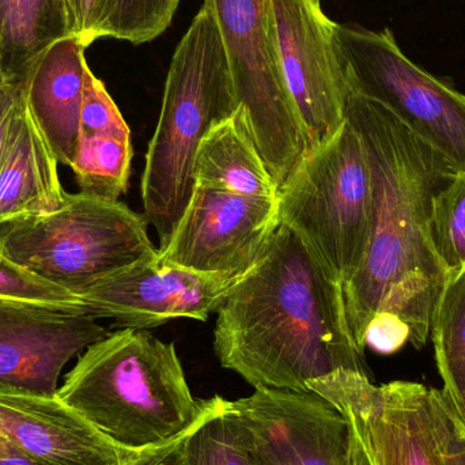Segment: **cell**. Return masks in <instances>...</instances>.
<instances>
[{"label":"cell","instance_id":"1","mask_svg":"<svg viewBox=\"0 0 465 465\" xmlns=\"http://www.w3.org/2000/svg\"><path fill=\"white\" fill-rule=\"evenodd\" d=\"M346 119L365 143L374 199L365 262L343 286L350 330L365 351L374 317H390L422 349L450 279L431 241V212L437 193L458 172L391 112L351 87Z\"/></svg>","mask_w":465,"mask_h":465},{"label":"cell","instance_id":"2","mask_svg":"<svg viewBox=\"0 0 465 465\" xmlns=\"http://www.w3.org/2000/svg\"><path fill=\"white\" fill-rule=\"evenodd\" d=\"M217 313L215 354L254 390L309 392V381L336 371L369 376L343 284L286 226L279 225Z\"/></svg>","mask_w":465,"mask_h":465},{"label":"cell","instance_id":"3","mask_svg":"<svg viewBox=\"0 0 465 465\" xmlns=\"http://www.w3.org/2000/svg\"><path fill=\"white\" fill-rule=\"evenodd\" d=\"M57 396L124 452L187 436L212 404L193 398L173 343L134 328L87 347Z\"/></svg>","mask_w":465,"mask_h":465},{"label":"cell","instance_id":"4","mask_svg":"<svg viewBox=\"0 0 465 465\" xmlns=\"http://www.w3.org/2000/svg\"><path fill=\"white\" fill-rule=\"evenodd\" d=\"M240 108L214 14L202 7L174 51L142 174L143 215L163 246L195 191L202 139Z\"/></svg>","mask_w":465,"mask_h":465},{"label":"cell","instance_id":"5","mask_svg":"<svg viewBox=\"0 0 465 465\" xmlns=\"http://www.w3.org/2000/svg\"><path fill=\"white\" fill-rule=\"evenodd\" d=\"M0 253L75 295L160 256L143 214L84 193H67L56 212L0 225Z\"/></svg>","mask_w":465,"mask_h":465},{"label":"cell","instance_id":"6","mask_svg":"<svg viewBox=\"0 0 465 465\" xmlns=\"http://www.w3.org/2000/svg\"><path fill=\"white\" fill-rule=\"evenodd\" d=\"M279 223L347 284L362 267L373 228V179L365 143L344 120L279 188Z\"/></svg>","mask_w":465,"mask_h":465},{"label":"cell","instance_id":"7","mask_svg":"<svg viewBox=\"0 0 465 465\" xmlns=\"http://www.w3.org/2000/svg\"><path fill=\"white\" fill-rule=\"evenodd\" d=\"M225 44L238 105L278 188L311 152L284 82L270 0H204Z\"/></svg>","mask_w":465,"mask_h":465},{"label":"cell","instance_id":"8","mask_svg":"<svg viewBox=\"0 0 465 465\" xmlns=\"http://www.w3.org/2000/svg\"><path fill=\"white\" fill-rule=\"evenodd\" d=\"M336 41L349 86L391 112L458 173L464 172L465 95L411 62L388 27L338 24Z\"/></svg>","mask_w":465,"mask_h":465},{"label":"cell","instance_id":"9","mask_svg":"<svg viewBox=\"0 0 465 465\" xmlns=\"http://www.w3.org/2000/svg\"><path fill=\"white\" fill-rule=\"evenodd\" d=\"M351 426L371 465H444L456 418L441 391L411 381L374 385L336 371L308 382Z\"/></svg>","mask_w":465,"mask_h":465},{"label":"cell","instance_id":"10","mask_svg":"<svg viewBox=\"0 0 465 465\" xmlns=\"http://www.w3.org/2000/svg\"><path fill=\"white\" fill-rule=\"evenodd\" d=\"M284 82L308 133L311 150L346 120L349 81L336 41L338 24L322 0H270Z\"/></svg>","mask_w":465,"mask_h":465},{"label":"cell","instance_id":"11","mask_svg":"<svg viewBox=\"0 0 465 465\" xmlns=\"http://www.w3.org/2000/svg\"><path fill=\"white\" fill-rule=\"evenodd\" d=\"M278 199L195 185L158 262L204 273L246 272L279 228Z\"/></svg>","mask_w":465,"mask_h":465},{"label":"cell","instance_id":"12","mask_svg":"<svg viewBox=\"0 0 465 465\" xmlns=\"http://www.w3.org/2000/svg\"><path fill=\"white\" fill-rule=\"evenodd\" d=\"M246 272L204 273L158 260L142 262L101 279L78 297L84 314L114 320L122 328L150 330L179 319L206 322Z\"/></svg>","mask_w":465,"mask_h":465},{"label":"cell","instance_id":"13","mask_svg":"<svg viewBox=\"0 0 465 465\" xmlns=\"http://www.w3.org/2000/svg\"><path fill=\"white\" fill-rule=\"evenodd\" d=\"M232 404L260 465H350L351 426L322 396L257 388Z\"/></svg>","mask_w":465,"mask_h":465},{"label":"cell","instance_id":"14","mask_svg":"<svg viewBox=\"0 0 465 465\" xmlns=\"http://www.w3.org/2000/svg\"><path fill=\"white\" fill-rule=\"evenodd\" d=\"M95 320L0 301V387L56 395L64 366L111 333Z\"/></svg>","mask_w":465,"mask_h":465},{"label":"cell","instance_id":"15","mask_svg":"<svg viewBox=\"0 0 465 465\" xmlns=\"http://www.w3.org/2000/svg\"><path fill=\"white\" fill-rule=\"evenodd\" d=\"M0 434L44 465H123L119 450L59 396L0 387Z\"/></svg>","mask_w":465,"mask_h":465},{"label":"cell","instance_id":"16","mask_svg":"<svg viewBox=\"0 0 465 465\" xmlns=\"http://www.w3.org/2000/svg\"><path fill=\"white\" fill-rule=\"evenodd\" d=\"M87 45L71 35L54 43L22 82L25 104L59 163L73 165L79 142Z\"/></svg>","mask_w":465,"mask_h":465},{"label":"cell","instance_id":"17","mask_svg":"<svg viewBox=\"0 0 465 465\" xmlns=\"http://www.w3.org/2000/svg\"><path fill=\"white\" fill-rule=\"evenodd\" d=\"M57 165L59 161L24 98L0 166V225L16 218L49 214L64 204L67 193Z\"/></svg>","mask_w":465,"mask_h":465},{"label":"cell","instance_id":"18","mask_svg":"<svg viewBox=\"0 0 465 465\" xmlns=\"http://www.w3.org/2000/svg\"><path fill=\"white\" fill-rule=\"evenodd\" d=\"M133 157L130 128L111 95L87 98L82 105L78 150L70 166L81 193L119 201L127 193Z\"/></svg>","mask_w":465,"mask_h":465},{"label":"cell","instance_id":"19","mask_svg":"<svg viewBox=\"0 0 465 465\" xmlns=\"http://www.w3.org/2000/svg\"><path fill=\"white\" fill-rule=\"evenodd\" d=\"M195 185L252 198L278 199L279 188L238 108L202 139L195 158Z\"/></svg>","mask_w":465,"mask_h":465},{"label":"cell","instance_id":"20","mask_svg":"<svg viewBox=\"0 0 465 465\" xmlns=\"http://www.w3.org/2000/svg\"><path fill=\"white\" fill-rule=\"evenodd\" d=\"M71 35L68 0H0V78L21 86L35 63Z\"/></svg>","mask_w":465,"mask_h":465},{"label":"cell","instance_id":"21","mask_svg":"<svg viewBox=\"0 0 465 465\" xmlns=\"http://www.w3.org/2000/svg\"><path fill=\"white\" fill-rule=\"evenodd\" d=\"M430 335L442 396L465 430V268L448 279L434 309Z\"/></svg>","mask_w":465,"mask_h":465},{"label":"cell","instance_id":"22","mask_svg":"<svg viewBox=\"0 0 465 465\" xmlns=\"http://www.w3.org/2000/svg\"><path fill=\"white\" fill-rule=\"evenodd\" d=\"M210 401L209 411L185 439V465H260L232 401L221 396Z\"/></svg>","mask_w":465,"mask_h":465},{"label":"cell","instance_id":"23","mask_svg":"<svg viewBox=\"0 0 465 465\" xmlns=\"http://www.w3.org/2000/svg\"><path fill=\"white\" fill-rule=\"evenodd\" d=\"M180 0H101L98 38L141 45L163 35L169 26Z\"/></svg>","mask_w":465,"mask_h":465},{"label":"cell","instance_id":"24","mask_svg":"<svg viewBox=\"0 0 465 465\" xmlns=\"http://www.w3.org/2000/svg\"><path fill=\"white\" fill-rule=\"evenodd\" d=\"M431 241L448 276L465 268V171L456 173L434 199Z\"/></svg>","mask_w":465,"mask_h":465},{"label":"cell","instance_id":"25","mask_svg":"<svg viewBox=\"0 0 465 465\" xmlns=\"http://www.w3.org/2000/svg\"><path fill=\"white\" fill-rule=\"evenodd\" d=\"M0 301L84 314L81 298L0 253Z\"/></svg>","mask_w":465,"mask_h":465},{"label":"cell","instance_id":"26","mask_svg":"<svg viewBox=\"0 0 465 465\" xmlns=\"http://www.w3.org/2000/svg\"><path fill=\"white\" fill-rule=\"evenodd\" d=\"M22 101V87L0 78V166L7 152L11 128Z\"/></svg>","mask_w":465,"mask_h":465},{"label":"cell","instance_id":"27","mask_svg":"<svg viewBox=\"0 0 465 465\" xmlns=\"http://www.w3.org/2000/svg\"><path fill=\"white\" fill-rule=\"evenodd\" d=\"M73 16L74 35L87 46L98 40L101 0H68Z\"/></svg>","mask_w":465,"mask_h":465},{"label":"cell","instance_id":"28","mask_svg":"<svg viewBox=\"0 0 465 465\" xmlns=\"http://www.w3.org/2000/svg\"><path fill=\"white\" fill-rule=\"evenodd\" d=\"M187 436L182 437L171 444L163 445V447L141 450V452H128L123 465H185V439Z\"/></svg>","mask_w":465,"mask_h":465},{"label":"cell","instance_id":"29","mask_svg":"<svg viewBox=\"0 0 465 465\" xmlns=\"http://www.w3.org/2000/svg\"><path fill=\"white\" fill-rule=\"evenodd\" d=\"M444 465H465V430L458 420L445 448Z\"/></svg>","mask_w":465,"mask_h":465},{"label":"cell","instance_id":"30","mask_svg":"<svg viewBox=\"0 0 465 465\" xmlns=\"http://www.w3.org/2000/svg\"><path fill=\"white\" fill-rule=\"evenodd\" d=\"M0 465H44L38 463V461L33 460V459L27 458L25 453L21 450H16L15 447L5 442L2 448H0Z\"/></svg>","mask_w":465,"mask_h":465},{"label":"cell","instance_id":"31","mask_svg":"<svg viewBox=\"0 0 465 465\" xmlns=\"http://www.w3.org/2000/svg\"><path fill=\"white\" fill-rule=\"evenodd\" d=\"M350 465H371V461H369L368 455H366L365 450H363L362 445H361L360 440L357 439L354 431H352Z\"/></svg>","mask_w":465,"mask_h":465},{"label":"cell","instance_id":"32","mask_svg":"<svg viewBox=\"0 0 465 465\" xmlns=\"http://www.w3.org/2000/svg\"><path fill=\"white\" fill-rule=\"evenodd\" d=\"M5 442H7V440H5V437H3L2 434H0V448H2L3 445L5 444Z\"/></svg>","mask_w":465,"mask_h":465}]
</instances>
